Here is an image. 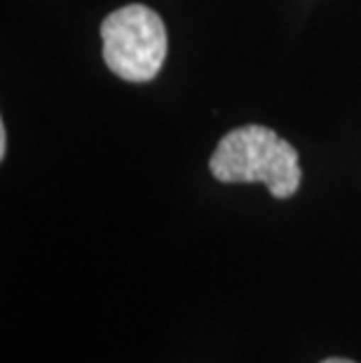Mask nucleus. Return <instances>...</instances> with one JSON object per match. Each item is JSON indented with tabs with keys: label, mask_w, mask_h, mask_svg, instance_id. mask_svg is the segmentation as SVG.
I'll return each instance as SVG.
<instances>
[{
	"label": "nucleus",
	"mask_w": 361,
	"mask_h": 363,
	"mask_svg": "<svg viewBox=\"0 0 361 363\" xmlns=\"http://www.w3.org/2000/svg\"><path fill=\"white\" fill-rule=\"evenodd\" d=\"M321 363H355V361H350V359H338V357H333V359H324Z\"/></svg>",
	"instance_id": "20e7f679"
},
{
	"label": "nucleus",
	"mask_w": 361,
	"mask_h": 363,
	"mask_svg": "<svg viewBox=\"0 0 361 363\" xmlns=\"http://www.w3.org/2000/svg\"><path fill=\"white\" fill-rule=\"evenodd\" d=\"M5 152H7V129L3 122H0V157L3 160H5Z\"/></svg>",
	"instance_id": "7ed1b4c3"
},
{
	"label": "nucleus",
	"mask_w": 361,
	"mask_h": 363,
	"mask_svg": "<svg viewBox=\"0 0 361 363\" xmlns=\"http://www.w3.org/2000/svg\"><path fill=\"white\" fill-rule=\"evenodd\" d=\"M104 61L118 78L148 82L167 57V30L157 12L145 5H125L101 24Z\"/></svg>",
	"instance_id": "f03ea898"
},
{
	"label": "nucleus",
	"mask_w": 361,
	"mask_h": 363,
	"mask_svg": "<svg viewBox=\"0 0 361 363\" xmlns=\"http://www.w3.org/2000/svg\"><path fill=\"white\" fill-rule=\"evenodd\" d=\"M209 169L221 183H263L277 199L294 197L303 179L298 150L260 125L228 131L213 150Z\"/></svg>",
	"instance_id": "f257e3e1"
}]
</instances>
